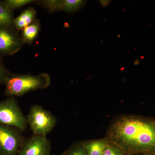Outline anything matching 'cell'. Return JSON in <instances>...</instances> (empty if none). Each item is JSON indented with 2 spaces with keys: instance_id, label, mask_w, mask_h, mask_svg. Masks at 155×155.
<instances>
[{
  "instance_id": "cell-13",
  "label": "cell",
  "mask_w": 155,
  "mask_h": 155,
  "mask_svg": "<svg viewBox=\"0 0 155 155\" xmlns=\"http://www.w3.org/2000/svg\"><path fill=\"white\" fill-rule=\"evenodd\" d=\"M60 155H88L84 147V141H78L72 144Z\"/></svg>"
},
{
  "instance_id": "cell-3",
  "label": "cell",
  "mask_w": 155,
  "mask_h": 155,
  "mask_svg": "<svg viewBox=\"0 0 155 155\" xmlns=\"http://www.w3.org/2000/svg\"><path fill=\"white\" fill-rule=\"evenodd\" d=\"M26 119L33 134L43 136L49 134L57 123L55 116L39 105L30 108Z\"/></svg>"
},
{
  "instance_id": "cell-20",
  "label": "cell",
  "mask_w": 155,
  "mask_h": 155,
  "mask_svg": "<svg viewBox=\"0 0 155 155\" xmlns=\"http://www.w3.org/2000/svg\"><path fill=\"white\" fill-rule=\"evenodd\" d=\"M0 2H1V1H0Z\"/></svg>"
},
{
  "instance_id": "cell-10",
  "label": "cell",
  "mask_w": 155,
  "mask_h": 155,
  "mask_svg": "<svg viewBox=\"0 0 155 155\" xmlns=\"http://www.w3.org/2000/svg\"><path fill=\"white\" fill-rule=\"evenodd\" d=\"M107 139L106 137L100 139L84 141V147L88 155H103Z\"/></svg>"
},
{
  "instance_id": "cell-17",
  "label": "cell",
  "mask_w": 155,
  "mask_h": 155,
  "mask_svg": "<svg viewBox=\"0 0 155 155\" xmlns=\"http://www.w3.org/2000/svg\"><path fill=\"white\" fill-rule=\"evenodd\" d=\"M11 73L10 71L4 65L3 58L0 57V84H5L7 78Z\"/></svg>"
},
{
  "instance_id": "cell-15",
  "label": "cell",
  "mask_w": 155,
  "mask_h": 155,
  "mask_svg": "<svg viewBox=\"0 0 155 155\" xmlns=\"http://www.w3.org/2000/svg\"><path fill=\"white\" fill-rule=\"evenodd\" d=\"M34 2L33 0H5L3 1L5 5L13 11L14 9L21 8Z\"/></svg>"
},
{
  "instance_id": "cell-19",
  "label": "cell",
  "mask_w": 155,
  "mask_h": 155,
  "mask_svg": "<svg viewBox=\"0 0 155 155\" xmlns=\"http://www.w3.org/2000/svg\"><path fill=\"white\" fill-rule=\"evenodd\" d=\"M0 155H3L2 154L0 153Z\"/></svg>"
},
{
  "instance_id": "cell-12",
  "label": "cell",
  "mask_w": 155,
  "mask_h": 155,
  "mask_svg": "<svg viewBox=\"0 0 155 155\" xmlns=\"http://www.w3.org/2000/svg\"><path fill=\"white\" fill-rule=\"evenodd\" d=\"M84 1L81 0H59V10L67 12H73L83 5Z\"/></svg>"
},
{
  "instance_id": "cell-5",
  "label": "cell",
  "mask_w": 155,
  "mask_h": 155,
  "mask_svg": "<svg viewBox=\"0 0 155 155\" xmlns=\"http://www.w3.org/2000/svg\"><path fill=\"white\" fill-rule=\"evenodd\" d=\"M17 127L0 124V153L17 155L25 139Z\"/></svg>"
},
{
  "instance_id": "cell-6",
  "label": "cell",
  "mask_w": 155,
  "mask_h": 155,
  "mask_svg": "<svg viewBox=\"0 0 155 155\" xmlns=\"http://www.w3.org/2000/svg\"><path fill=\"white\" fill-rule=\"evenodd\" d=\"M23 44L15 28L0 26V57L13 55L19 51Z\"/></svg>"
},
{
  "instance_id": "cell-18",
  "label": "cell",
  "mask_w": 155,
  "mask_h": 155,
  "mask_svg": "<svg viewBox=\"0 0 155 155\" xmlns=\"http://www.w3.org/2000/svg\"><path fill=\"white\" fill-rule=\"evenodd\" d=\"M143 155L141 154H133V155Z\"/></svg>"
},
{
  "instance_id": "cell-4",
  "label": "cell",
  "mask_w": 155,
  "mask_h": 155,
  "mask_svg": "<svg viewBox=\"0 0 155 155\" xmlns=\"http://www.w3.org/2000/svg\"><path fill=\"white\" fill-rule=\"evenodd\" d=\"M0 124L17 127L22 132L27 128L26 116L15 97L0 101Z\"/></svg>"
},
{
  "instance_id": "cell-9",
  "label": "cell",
  "mask_w": 155,
  "mask_h": 155,
  "mask_svg": "<svg viewBox=\"0 0 155 155\" xmlns=\"http://www.w3.org/2000/svg\"><path fill=\"white\" fill-rule=\"evenodd\" d=\"M41 29L39 20L36 19L22 29L21 38L24 44L31 45L37 38Z\"/></svg>"
},
{
  "instance_id": "cell-11",
  "label": "cell",
  "mask_w": 155,
  "mask_h": 155,
  "mask_svg": "<svg viewBox=\"0 0 155 155\" xmlns=\"http://www.w3.org/2000/svg\"><path fill=\"white\" fill-rule=\"evenodd\" d=\"M13 11L5 5L3 1L0 2V26L6 28H15ZM16 29V28H15Z\"/></svg>"
},
{
  "instance_id": "cell-7",
  "label": "cell",
  "mask_w": 155,
  "mask_h": 155,
  "mask_svg": "<svg viewBox=\"0 0 155 155\" xmlns=\"http://www.w3.org/2000/svg\"><path fill=\"white\" fill-rule=\"evenodd\" d=\"M51 149L46 136L33 134L25 138L17 155H51Z\"/></svg>"
},
{
  "instance_id": "cell-16",
  "label": "cell",
  "mask_w": 155,
  "mask_h": 155,
  "mask_svg": "<svg viewBox=\"0 0 155 155\" xmlns=\"http://www.w3.org/2000/svg\"><path fill=\"white\" fill-rule=\"evenodd\" d=\"M42 5L51 13L59 11V0H46L41 1Z\"/></svg>"
},
{
  "instance_id": "cell-1",
  "label": "cell",
  "mask_w": 155,
  "mask_h": 155,
  "mask_svg": "<svg viewBox=\"0 0 155 155\" xmlns=\"http://www.w3.org/2000/svg\"><path fill=\"white\" fill-rule=\"evenodd\" d=\"M106 137L126 155H155V118L119 116L111 123Z\"/></svg>"
},
{
  "instance_id": "cell-14",
  "label": "cell",
  "mask_w": 155,
  "mask_h": 155,
  "mask_svg": "<svg viewBox=\"0 0 155 155\" xmlns=\"http://www.w3.org/2000/svg\"><path fill=\"white\" fill-rule=\"evenodd\" d=\"M103 155H126L121 148L109 141H107Z\"/></svg>"
},
{
  "instance_id": "cell-2",
  "label": "cell",
  "mask_w": 155,
  "mask_h": 155,
  "mask_svg": "<svg viewBox=\"0 0 155 155\" xmlns=\"http://www.w3.org/2000/svg\"><path fill=\"white\" fill-rule=\"evenodd\" d=\"M51 81V78L47 73L36 75L11 73L5 83L4 95L8 97L22 96L29 92L47 88Z\"/></svg>"
},
{
  "instance_id": "cell-8",
  "label": "cell",
  "mask_w": 155,
  "mask_h": 155,
  "mask_svg": "<svg viewBox=\"0 0 155 155\" xmlns=\"http://www.w3.org/2000/svg\"><path fill=\"white\" fill-rule=\"evenodd\" d=\"M36 11L35 8L29 7L22 11L18 17L14 19L15 28L18 32L19 30H22L36 20Z\"/></svg>"
}]
</instances>
